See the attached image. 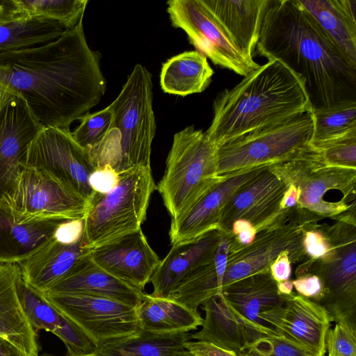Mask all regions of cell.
Returning <instances> with one entry per match:
<instances>
[{
    "label": "cell",
    "instance_id": "cell-21",
    "mask_svg": "<svg viewBox=\"0 0 356 356\" xmlns=\"http://www.w3.org/2000/svg\"><path fill=\"white\" fill-rule=\"evenodd\" d=\"M220 293L256 340L273 337L272 331L260 319L261 313L283 301L270 270L237 280L227 286Z\"/></svg>",
    "mask_w": 356,
    "mask_h": 356
},
{
    "label": "cell",
    "instance_id": "cell-2",
    "mask_svg": "<svg viewBox=\"0 0 356 356\" xmlns=\"http://www.w3.org/2000/svg\"><path fill=\"white\" fill-rule=\"evenodd\" d=\"M255 49L300 78L312 110L356 102V63L299 0H268Z\"/></svg>",
    "mask_w": 356,
    "mask_h": 356
},
{
    "label": "cell",
    "instance_id": "cell-25",
    "mask_svg": "<svg viewBox=\"0 0 356 356\" xmlns=\"http://www.w3.org/2000/svg\"><path fill=\"white\" fill-rule=\"evenodd\" d=\"M268 0H202L228 33L237 49L249 60L258 42Z\"/></svg>",
    "mask_w": 356,
    "mask_h": 356
},
{
    "label": "cell",
    "instance_id": "cell-48",
    "mask_svg": "<svg viewBox=\"0 0 356 356\" xmlns=\"http://www.w3.org/2000/svg\"><path fill=\"white\" fill-rule=\"evenodd\" d=\"M277 289L281 295H288L293 292V280L277 283Z\"/></svg>",
    "mask_w": 356,
    "mask_h": 356
},
{
    "label": "cell",
    "instance_id": "cell-44",
    "mask_svg": "<svg viewBox=\"0 0 356 356\" xmlns=\"http://www.w3.org/2000/svg\"><path fill=\"white\" fill-rule=\"evenodd\" d=\"M291 262L287 252L281 253L270 265V273L273 280L280 283L291 280Z\"/></svg>",
    "mask_w": 356,
    "mask_h": 356
},
{
    "label": "cell",
    "instance_id": "cell-26",
    "mask_svg": "<svg viewBox=\"0 0 356 356\" xmlns=\"http://www.w3.org/2000/svg\"><path fill=\"white\" fill-rule=\"evenodd\" d=\"M201 305L205 318L201 330L190 334V339L209 343L239 356L256 341L234 315L221 293L207 299Z\"/></svg>",
    "mask_w": 356,
    "mask_h": 356
},
{
    "label": "cell",
    "instance_id": "cell-13",
    "mask_svg": "<svg viewBox=\"0 0 356 356\" xmlns=\"http://www.w3.org/2000/svg\"><path fill=\"white\" fill-rule=\"evenodd\" d=\"M312 222L316 221L304 220L293 213L257 232L250 244L229 251L221 292L237 280L269 270L270 264L282 252L289 253L291 264L304 261V232Z\"/></svg>",
    "mask_w": 356,
    "mask_h": 356
},
{
    "label": "cell",
    "instance_id": "cell-40",
    "mask_svg": "<svg viewBox=\"0 0 356 356\" xmlns=\"http://www.w3.org/2000/svg\"><path fill=\"white\" fill-rule=\"evenodd\" d=\"M245 351L257 356H305L292 346L277 338L270 337L256 340Z\"/></svg>",
    "mask_w": 356,
    "mask_h": 356
},
{
    "label": "cell",
    "instance_id": "cell-17",
    "mask_svg": "<svg viewBox=\"0 0 356 356\" xmlns=\"http://www.w3.org/2000/svg\"><path fill=\"white\" fill-rule=\"evenodd\" d=\"M90 257L99 267L142 292L161 261L141 229L91 248Z\"/></svg>",
    "mask_w": 356,
    "mask_h": 356
},
{
    "label": "cell",
    "instance_id": "cell-39",
    "mask_svg": "<svg viewBox=\"0 0 356 356\" xmlns=\"http://www.w3.org/2000/svg\"><path fill=\"white\" fill-rule=\"evenodd\" d=\"M319 150L326 163L356 169V134L332 143Z\"/></svg>",
    "mask_w": 356,
    "mask_h": 356
},
{
    "label": "cell",
    "instance_id": "cell-3",
    "mask_svg": "<svg viewBox=\"0 0 356 356\" xmlns=\"http://www.w3.org/2000/svg\"><path fill=\"white\" fill-rule=\"evenodd\" d=\"M309 109L300 78L280 61L270 60L232 89L218 94L205 135L218 147Z\"/></svg>",
    "mask_w": 356,
    "mask_h": 356
},
{
    "label": "cell",
    "instance_id": "cell-33",
    "mask_svg": "<svg viewBox=\"0 0 356 356\" xmlns=\"http://www.w3.org/2000/svg\"><path fill=\"white\" fill-rule=\"evenodd\" d=\"M66 29L58 22L31 17L0 24V53L39 47L59 38Z\"/></svg>",
    "mask_w": 356,
    "mask_h": 356
},
{
    "label": "cell",
    "instance_id": "cell-15",
    "mask_svg": "<svg viewBox=\"0 0 356 356\" xmlns=\"http://www.w3.org/2000/svg\"><path fill=\"white\" fill-rule=\"evenodd\" d=\"M282 296V303L260 314L273 337L305 356H325V340L331 325L326 309L297 293Z\"/></svg>",
    "mask_w": 356,
    "mask_h": 356
},
{
    "label": "cell",
    "instance_id": "cell-14",
    "mask_svg": "<svg viewBox=\"0 0 356 356\" xmlns=\"http://www.w3.org/2000/svg\"><path fill=\"white\" fill-rule=\"evenodd\" d=\"M24 167L51 173L88 202L95 194L89 177L95 168L68 129L44 127L30 144Z\"/></svg>",
    "mask_w": 356,
    "mask_h": 356
},
{
    "label": "cell",
    "instance_id": "cell-19",
    "mask_svg": "<svg viewBox=\"0 0 356 356\" xmlns=\"http://www.w3.org/2000/svg\"><path fill=\"white\" fill-rule=\"evenodd\" d=\"M263 167L222 177L189 208L177 218H172L169 231L172 245L193 241L218 229L219 217L226 202Z\"/></svg>",
    "mask_w": 356,
    "mask_h": 356
},
{
    "label": "cell",
    "instance_id": "cell-37",
    "mask_svg": "<svg viewBox=\"0 0 356 356\" xmlns=\"http://www.w3.org/2000/svg\"><path fill=\"white\" fill-rule=\"evenodd\" d=\"M80 124L72 133L74 140L83 148L90 150L98 145L111 128L113 113L106 107L99 111L81 117Z\"/></svg>",
    "mask_w": 356,
    "mask_h": 356
},
{
    "label": "cell",
    "instance_id": "cell-49",
    "mask_svg": "<svg viewBox=\"0 0 356 356\" xmlns=\"http://www.w3.org/2000/svg\"><path fill=\"white\" fill-rule=\"evenodd\" d=\"M240 356H257V355L245 351V352L243 353Z\"/></svg>",
    "mask_w": 356,
    "mask_h": 356
},
{
    "label": "cell",
    "instance_id": "cell-35",
    "mask_svg": "<svg viewBox=\"0 0 356 356\" xmlns=\"http://www.w3.org/2000/svg\"><path fill=\"white\" fill-rule=\"evenodd\" d=\"M24 17L44 18L60 24L66 30L83 19L88 0H16Z\"/></svg>",
    "mask_w": 356,
    "mask_h": 356
},
{
    "label": "cell",
    "instance_id": "cell-16",
    "mask_svg": "<svg viewBox=\"0 0 356 356\" xmlns=\"http://www.w3.org/2000/svg\"><path fill=\"white\" fill-rule=\"evenodd\" d=\"M286 188L287 184L273 164L264 166L226 202L218 229L229 234L233 222L238 220L250 222L257 233L275 224L288 214L280 209Z\"/></svg>",
    "mask_w": 356,
    "mask_h": 356
},
{
    "label": "cell",
    "instance_id": "cell-42",
    "mask_svg": "<svg viewBox=\"0 0 356 356\" xmlns=\"http://www.w3.org/2000/svg\"><path fill=\"white\" fill-rule=\"evenodd\" d=\"M119 175L109 166L96 168L90 175L89 184L95 193L105 194L118 184Z\"/></svg>",
    "mask_w": 356,
    "mask_h": 356
},
{
    "label": "cell",
    "instance_id": "cell-29",
    "mask_svg": "<svg viewBox=\"0 0 356 356\" xmlns=\"http://www.w3.org/2000/svg\"><path fill=\"white\" fill-rule=\"evenodd\" d=\"M139 329L155 334L188 332L197 329L203 318L197 310L170 298L145 294L137 307Z\"/></svg>",
    "mask_w": 356,
    "mask_h": 356
},
{
    "label": "cell",
    "instance_id": "cell-10",
    "mask_svg": "<svg viewBox=\"0 0 356 356\" xmlns=\"http://www.w3.org/2000/svg\"><path fill=\"white\" fill-rule=\"evenodd\" d=\"M0 206L19 224L83 220L89 202L51 173L22 168Z\"/></svg>",
    "mask_w": 356,
    "mask_h": 356
},
{
    "label": "cell",
    "instance_id": "cell-24",
    "mask_svg": "<svg viewBox=\"0 0 356 356\" xmlns=\"http://www.w3.org/2000/svg\"><path fill=\"white\" fill-rule=\"evenodd\" d=\"M21 276L18 264L0 263V337L28 356H39L36 333L18 298L17 283Z\"/></svg>",
    "mask_w": 356,
    "mask_h": 356
},
{
    "label": "cell",
    "instance_id": "cell-9",
    "mask_svg": "<svg viewBox=\"0 0 356 356\" xmlns=\"http://www.w3.org/2000/svg\"><path fill=\"white\" fill-rule=\"evenodd\" d=\"M117 186L105 194L95 193L84 218L83 236L92 248L141 229L152 194L156 189L151 168L119 175Z\"/></svg>",
    "mask_w": 356,
    "mask_h": 356
},
{
    "label": "cell",
    "instance_id": "cell-30",
    "mask_svg": "<svg viewBox=\"0 0 356 356\" xmlns=\"http://www.w3.org/2000/svg\"><path fill=\"white\" fill-rule=\"evenodd\" d=\"M299 2L356 63V0H299Z\"/></svg>",
    "mask_w": 356,
    "mask_h": 356
},
{
    "label": "cell",
    "instance_id": "cell-6",
    "mask_svg": "<svg viewBox=\"0 0 356 356\" xmlns=\"http://www.w3.org/2000/svg\"><path fill=\"white\" fill-rule=\"evenodd\" d=\"M216 149L193 125L173 136L164 175L156 189L172 218L189 208L222 177L216 175Z\"/></svg>",
    "mask_w": 356,
    "mask_h": 356
},
{
    "label": "cell",
    "instance_id": "cell-46",
    "mask_svg": "<svg viewBox=\"0 0 356 356\" xmlns=\"http://www.w3.org/2000/svg\"><path fill=\"white\" fill-rule=\"evenodd\" d=\"M0 356H28L8 340L0 337Z\"/></svg>",
    "mask_w": 356,
    "mask_h": 356
},
{
    "label": "cell",
    "instance_id": "cell-36",
    "mask_svg": "<svg viewBox=\"0 0 356 356\" xmlns=\"http://www.w3.org/2000/svg\"><path fill=\"white\" fill-rule=\"evenodd\" d=\"M17 290L22 308L36 334L39 330L53 334L63 325L65 317L42 294L29 287L22 276L17 281Z\"/></svg>",
    "mask_w": 356,
    "mask_h": 356
},
{
    "label": "cell",
    "instance_id": "cell-32",
    "mask_svg": "<svg viewBox=\"0 0 356 356\" xmlns=\"http://www.w3.org/2000/svg\"><path fill=\"white\" fill-rule=\"evenodd\" d=\"M190 334H155L141 329L134 334L95 348L86 356H175L185 350Z\"/></svg>",
    "mask_w": 356,
    "mask_h": 356
},
{
    "label": "cell",
    "instance_id": "cell-1",
    "mask_svg": "<svg viewBox=\"0 0 356 356\" xmlns=\"http://www.w3.org/2000/svg\"><path fill=\"white\" fill-rule=\"evenodd\" d=\"M100 58L81 19L47 44L0 53V81L25 99L43 127L69 129L105 93Z\"/></svg>",
    "mask_w": 356,
    "mask_h": 356
},
{
    "label": "cell",
    "instance_id": "cell-28",
    "mask_svg": "<svg viewBox=\"0 0 356 356\" xmlns=\"http://www.w3.org/2000/svg\"><path fill=\"white\" fill-rule=\"evenodd\" d=\"M63 222L19 224L0 206V263L21 264L54 236Z\"/></svg>",
    "mask_w": 356,
    "mask_h": 356
},
{
    "label": "cell",
    "instance_id": "cell-5",
    "mask_svg": "<svg viewBox=\"0 0 356 356\" xmlns=\"http://www.w3.org/2000/svg\"><path fill=\"white\" fill-rule=\"evenodd\" d=\"M298 191L296 210L309 220H337L356 211V169L326 163L310 145L294 158L273 164Z\"/></svg>",
    "mask_w": 356,
    "mask_h": 356
},
{
    "label": "cell",
    "instance_id": "cell-45",
    "mask_svg": "<svg viewBox=\"0 0 356 356\" xmlns=\"http://www.w3.org/2000/svg\"><path fill=\"white\" fill-rule=\"evenodd\" d=\"M25 18L16 0H0V24Z\"/></svg>",
    "mask_w": 356,
    "mask_h": 356
},
{
    "label": "cell",
    "instance_id": "cell-34",
    "mask_svg": "<svg viewBox=\"0 0 356 356\" xmlns=\"http://www.w3.org/2000/svg\"><path fill=\"white\" fill-rule=\"evenodd\" d=\"M312 111L314 129L310 145L314 148L321 149L332 143L356 134V102Z\"/></svg>",
    "mask_w": 356,
    "mask_h": 356
},
{
    "label": "cell",
    "instance_id": "cell-41",
    "mask_svg": "<svg viewBox=\"0 0 356 356\" xmlns=\"http://www.w3.org/2000/svg\"><path fill=\"white\" fill-rule=\"evenodd\" d=\"M296 293L315 302L320 303L325 295L323 284L314 274H306L293 280Z\"/></svg>",
    "mask_w": 356,
    "mask_h": 356
},
{
    "label": "cell",
    "instance_id": "cell-31",
    "mask_svg": "<svg viewBox=\"0 0 356 356\" xmlns=\"http://www.w3.org/2000/svg\"><path fill=\"white\" fill-rule=\"evenodd\" d=\"M213 74L205 56L197 51H187L162 64L161 87L165 93L182 97L200 93L209 86Z\"/></svg>",
    "mask_w": 356,
    "mask_h": 356
},
{
    "label": "cell",
    "instance_id": "cell-47",
    "mask_svg": "<svg viewBox=\"0 0 356 356\" xmlns=\"http://www.w3.org/2000/svg\"><path fill=\"white\" fill-rule=\"evenodd\" d=\"M17 95L12 88L0 81V111Z\"/></svg>",
    "mask_w": 356,
    "mask_h": 356
},
{
    "label": "cell",
    "instance_id": "cell-18",
    "mask_svg": "<svg viewBox=\"0 0 356 356\" xmlns=\"http://www.w3.org/2000/svg\"><path fill=\"white\" fill-rule=\"evenodd\" d=\"M43 128L19 95L0 111V198L15 185L29 147Z\"/></svg>",
    "mask_w": 356,
    "mask_h": 356
},
{
    "label": "cell",
    "instance_id": "cell-27",
    "mask_svg": "<svg viewBox=\"0 0 356 356\" xmlns=\"http://www.w3.org/2000/svg\"><path fill=\"white\" fill-rule=\"evenodd\" d=\"M232 241L231 235L221 232L219 245L213 255L196 268L169 298L197 310L205 300L220 293Z\"/></svg>",
    "mask_w": 356,
    "mask_h": 356
},
{
    "label": "cell",
    "instance_id": "cell-4",
    "mask_svg": "<svg viewBox=\"0 0 356 356\" xmlns=\"http://www.w3.org/2000/svg\"><path fill=\"white\" fill-rule=\"evenodd\" d=\"M152 74L137 64L115 99L107 107L113 113L111 128L120 138L102 149L99 168L109 166L118 175L151 168L152 144L156 132Z\"/></svg>",
    "mask_w": 356,
    "mask_h": 356
},
{
    "label": "cell",
    "instance_id": "cell-12",
    "mask_svg": "<svg viewBox=\"0 0 356 356\" xmlns=\"http://www.w3.org/2000/svg\"><path fill=\"white\" fill-rule=\"evenodd\" d=\"M42 295L96 348L134 334L139 329L137 307L128 304L80 293Z\"/></svg>",
    "mask_w": 356,
    "mask_h": 356
},
{
    "label": "cell",
    "instance_id": "cell-20",
    "mask_svg": "<svg viewBox=\"0 0 356 356\" xmlns=\"http://www.w3.org/2000/svg\"><path fill=\"white\" fill-rule=\"evenodd\" d=\"M90 250L83 236L72 242L57 229L54 236L19 264L22 278L29 287L44 294L67 275Z\"/></svg>",
    "mask_w": 356,
    "mask_h": 356
},
{
    "label": "cell",
    "instance_id": "cell-11",
    "mask_svg": "<svg viewBox=\"0 0 356 356\" xmlns=\"http://www.w3.org/2000/svg\"><path fill=\"white\" fill-rule=\"evenodd\" d=\"M166 3L172 25L184 30L196 51L213 63L244 77L260 66L240 52L202 0H170Z\"/></svg>",
    "mask_w": 356,
    "mask_h": 356
},
{
    "label": "cell",
    "instance_id": "cell-23",
    "mask_svg": "<svg viewBox=\"0 0 356 356\" xmlns=\"http://www.w3.org/2000/svg\"><path fill=\"white\" fill-rule=\"evenodd\" d=\"M45 293H80L100 296L136 307L140 304L145 294L99 267L91 259L90 253Z\"/></svg>",
    "mask_w": 356,
    "mask_h": 356
},
{
    "label": "cell",
    "instance_id": "cell-22",
    "mask_svg": "<svg viewBox=\"0 0 356 356\" xmlns=\"http://www.w3.org/2000/svg\"><path fill=\"white\" fill-rule=\"evenodd\" d=\"M220 237L221 232L216 229L193 241L173 245L151 277L153 291L150 295L169 298L196 268L213 255Z\"/></svg>",
    "mask_w": 356,
    "mask_h": 356
},
{
    "label": "cell",
    "instance_id": "cell-7",
    "mask_svg": "<svg viewBox=\"0 0 356 356\" xmlns=\"http://www.w3.org/2000/svg\"><path fill=\"white\" fill-rule=\"evenodd\" d=\"M313 129L309 109L220 145L216 149V175L225 177L289 161L311 145Z\"/></svg>",
    "mask_w": 356,
    "mask_h": 356
},
{
    "label": "cell",
    "instance_id": "cell-8",
    "mask_svg": "<svg viewBox=\"0 0 356 356\" xmlns=\"http://www.w3.org/2000/svg\"><path fill=\"white\" fill-rule=\"evenodd\" d=\"M336 221L324 225L330 241L327 253L314 261L298 264L295 275L318 276L325 290L319 304L326 309L332 322L346 321L356 326V211Z\"/></svg>",
    "mask_w": 356,
    "mask_h": 356
},
{
    "label": "cell",
    "instance_id": "cell-43",
    "mask_svg": "<svg viewBox=\"0 0 356 356\" xmlns=\"http://www.w3.org/2000/svg\"><path fill=\"white\" fill-rule=\"evenodd\" d=\"M185 350L175 356H239L236 353L223 350L213 344L201 341H186L184 343Z\"/></svg>",
    "mask_w": 356,
    "mask_h": 356
},
{
    "label": "cell",
    "instance_id": "cell-38",
    "mask_svg": "<svg viewBox=\"0 0 356 356\" xmlns=\"http://www.w3.org/2000/svg\"><path fill=\"white\" fill-rule=\"evenodd\" d=\"M327 356H356V326L346 321L335 323L326 334Z\"/></svg>",
    "mask_w": 356,
    "mask_h": 356
}]
</instances>
